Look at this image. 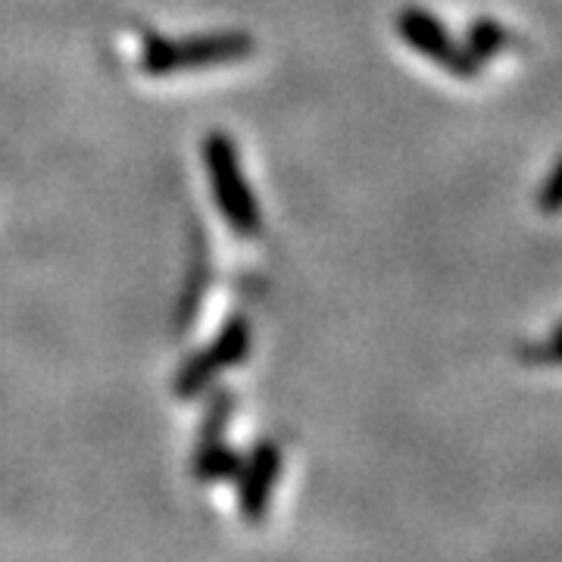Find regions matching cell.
I'll list each match as a JSON object with an SVG mask.
<instances>
[{
    "instance_id": "1",
    "label": "cell",
    "mask_w": 562,
    "mask_h": 562,
    "mask_svg": "<svg viewBox=\"0 0 562 562\" xmlns=\"http://www.w3.org/2000/svg\"><path fill=\"white\" fill-rule=\"evenodd\" d=\"M254 50H257L254 35L238 29L203 32L188 38H147L140 47L138 66L147 76H181V72H201V69L247 60Z\"/></svg>"
},
{
    "instance_id": "2",
    "label": "cell",
    "mask_w": 562,
    "mask_h": 562,
    "mask_svg": "<svg viewBox=\"0 0 562 562\" xmlns=\"http://www.w3.org/2000/svg\"><path fill=\"white\" fill-rule=\"evenodd\" d=\"M203 162H206V176H210V188H213L222 220L228 222V228L235 235L254 238L262 225L260 203L244 179L241 157H238L232 135L210 132L203 140Z\"/></svg>"
},
{
    "instance_id": "3",
    "label": "cell",
    "mask_w": 562,
    "mask_h": 562,
    "mask_svg": "<svg viewBox=\"0 0 562 562\" xmlns=\"http://www.w3.org/2000/svg\"><path fill=\"white\" fill-rule=\"evenodd\" d=\"M247 353H250V322L244 316H232L216 331L213 341L198 350L194 357H188V362L181 366L176 382H172V394L179 401L201 397L225 369H235Z\"/></svg>"
},
{
    "instance_id": "4",
    "label": "cell",
    "mask_w": 562,
    "mask_h": 562,
    "mask_svg": "<svg viewBox=\"0 0 562 562\" xmlns=\"http://www.w3.org/2000/svg\"><path fill=\"white\" fill-rule=\"evenodd\" d=\"M394 25H397V35H401L406 47H413L419 57H428L431 63H438L450 76L475 79L482 72V66L469 57V50L447 32V25L431 10H425V7H403Z\"/></svg>"
},
{
    "instance_id": "5",
    "label": "cell",
    "mask_w": 562,
    "mask_h": 562,
    "mask_svg": "<svg viewBox=\"0 0 562 562\" xmlns=\"http://www.w3.org/2000/svg\"><path fill=\"white\" fill-rule=\"evenodd\" d=\"M279 475L281 447L272 441H260L250 450V457L244 460L241 472H238V509H241L244 522L260 525L266 519Z\"/></svg>"
},
{
    "instance_id": "6",
    "label": "cell",
    "mask_w": 562,
    "mask_h": 562,
    "mask_svg": "<svg viewBox=\"0 0 562 562\" xmlns=\"http://www.w3.org/2000/svg\"><path fill=\"white\" fill-rule=\"evenodd\" d=\"M513 41H516L513 38V32H509L503 22L491 20V16H479L475 22H469L462 47H465L469 57L484 69V63H491L497 54H503Z\"/></svg>"
},
{
    "instance_id": "7",
    "label": "cell",
    "mask_w": 562,
    "mask_h": 562,
    "mask_svg": "<svg viewBox=\"0 0 562 562\" xmlns=\"http://www.w3.org/2000/svg\"><path fill=\"white\" fill-rule=\"evenodd\" d=\"M241 453L225 441L203 443L194 453V475L201 482H225V479H238L241 472Z\"/></svg>"
},
{
    "instance_id": "8",
    "label": "cell",
    "mask_w": 562,
    "mask_h": 562,
    "mask_svg": "<svg viewBox=\"0 0 562 562\" xmlns=\"http://www.w3.org/2000/svg\"><path fill=\"white\" fill-rule=\"evenodd\" d=\"M232 406H235V397H232V394H220V397L213 401V406L206 409V416H203L201 422L198 447L225 441V428H228V419H232Z\"/></svg>"
},
{
    "instance_id": "9",
    "label": "cell",
    "mask_w": 562,
    "mask_h": 562,
    "mask_svg": "<svg viewBox=\"0 0 562 562\" xmlns=\"http://www.w3.org/2000/svg\"><path fill=\"white\" fill-rule=\"evenodd\" d=\"M203 288H206V260H201L194 266V276L188 281V288H184V294H181L179 303V328H188L191 319H194V313H198V306L203 301Z\"/></svg>"
},
{
    "instance_id": "10",
    "label": "cell",
    "mask_w": 562,
    "mask_h": 562,
    "mask_svg": "<svg viewBox=\"0 0 562 562\" xmlns=\"http://www.w3.org/2000/svg\"><path fill=\"white\" fill-rule=\"evenodd\" d=\"M538 210H541L543 216H557V213H562V157L557 160V166L547 172V179L541 181Z\"/></svg>"
}]
</instances>
